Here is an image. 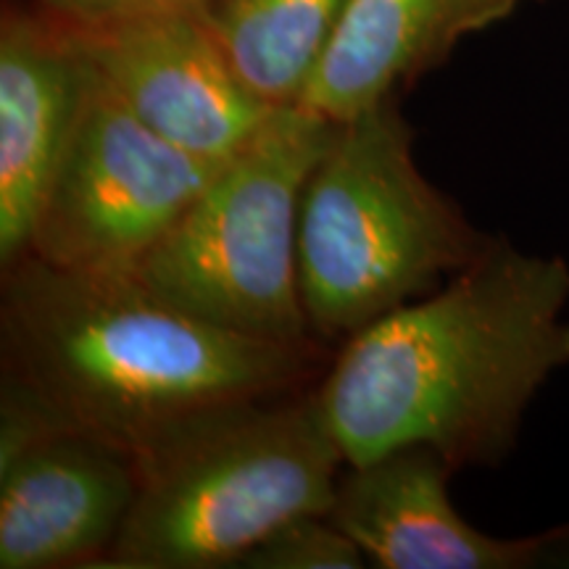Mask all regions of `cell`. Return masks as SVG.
I'll list each match as a JSON object with an SVG mask.
<instances>
[{
	"label": "cell",
	"instance_id": "8",
	"mask_svg": "<svg viewBox=\"0 0 569 569\" xmlns=\"http://www.w3.org/2000/svg\"><path fill=\"white\" fill-rule=\"evenodd\" d=\"M330 517L380 569H528L569 553V525L540 536L496 538L453 509L457 469L425 446L346 465Z\"/></svg>",
	"mask_w": 569,
	"mask_h": 569
},
{
	"label": "cell",
	"instance_id": "5",
	"mask_svg": "<svg viewBox=\"0 0 569 569\" xmlns=\"http://www.w3.org/2000/svg\"><path fill=\"white\" fill-rule=\"evenodd\" d=\"M332 130L336 119L303 106L274 109L246 148L219 163L134 277L206 322L306 348L298 219Z\"/></svg>",
	"mask_w": 569,
	"mask_h": 569
},
{
	"label": "cell",
	"instance_id": "4",
	"mask_svg": "<svg viewBox=\"0 0 569 569\" xmlns=\"http://www.w3.org/2000/svg\"><path fill=\"white\" fill-rule=\"evenodd\" d=\"M132 465V509L98 567H240L293 519L330 515L346 459L309 393L217 411Z\"/></svg>",
	"mask_w": 569,
	"mask_h": 569
},
{
	"label": "cell",
	"instance_id": "9",
	"mask_svg": "<svg viewBox=\"0 0 569 569\" xmlns=\"http://www.w3.org/2000/svg\"><path fill=\"white\" fill-rule=\"evenodd\" d=\"M88 61L51 13L0 21V267L30 253L34 224L82 109Z\"/></svg>",
	"mask_w": 569,
	"mask_h": 569
},
{
	"label": "cell",
	"instance_id": "6",
	"mask_svg": "<svg viewBox=\"0 0 569 569\" xmlns=\"http://www.w3.org/2000/svg\"><path fill=\"white\" fill-rule=\"evenodd\" d=\"M219 167L142 124L88 63L82 109L27 256L90 274H134Z\"/></svg>",
	"mask_w": 569,
	"mask_h": 569
},
{
	"label": "cell",
	"instance_id": "2",
	"mask_svg": "<svg viewBox=\"0 0 569 569\" xmlns=\"http://www.w3.org/2000/svg\"><path fill=\"white\" fill-rule=\"evenodd\" d=\"M0 317L6 372L132 461L198 419L274 398L306 369V348L206 322L134 274L71 272L38 256L6 269Z\"/></svg>",
	"mask_w": 569,
	"mask_h": 569
},
{
	"label": "cell",
	"instance_id": "12",
	"mask_svg": "<svg viewBox=\"0 0 569 569\" xmlns=\"http://www.w3.org/2000/svg\"><path fill=\"white\" fill-rule=\"evenodd\" d=\"M348 0H209L219 46L261 101L298 106L336 38Z\"/></svg>",
	"mask_w": 569,
	"mask_h": 569
},
{
	"label": "cell",
	"instance_id": "7",
	"mask_svg": "<svg viewBox=\"0 0 569 569\" xmlns=\"http://www.w3.org/2000/svg\"><path fill=\"white\" fill-rule=\"evenodd\" d=\"M71 32L84 61L142 124L213 167L246 148L272 117L274 106L227 59L203 6Z\"/></svg>",
	"mask_w": 569,
	"mask_h": 569
},
{
	"label": "cell",
	"instance_id": "13",
	"mask_svg": "<svg viewBox=\"0 0 569 569\" xmlns=\"http://www.w3.org/2000/svg\"><path fill=\"white\" fill-rule=\"evenodd\" d=\"M369 561L359 543L327 515L298 517L243 559L248 569H361Z\"/></svg>",
	"mask_w": 569,
	"mask_h": 569
},
{
	"label": "cell",
	"instance_id": "11",
	"mask_svg": "<svg viewBox=\"0 0 569 569\" xmlns=\"http://www.w3.org/2000/svg\"><path fill=\"white\" fill-rule=\"evenodd\" d=\"M528 3L543 0H348L298 106L340 122L393 101L451 59L461 40Z\"/></svg>",
	"mask_w": 569,
	"mask_h": 569
},
{
	"label": "cell",
	"instance_id": "1",
	"mask_svg": "<svg viewBox=\"0 0 569 569\" xmlns=\"http://www.w3.org/2000/svg\"><path fill=\"white\" fill-rule=\"evenodd\" d=\"M569 264L490 238L438 290L348 338L317 401L346 465L407 446L498 465L569 367Z\"/></svg>",
	"mask_w": 569,
	"mask_h": 569
},
{
	"label": "cell",
	"instance_id": "3",
	"mask_svg": "<svg viewBox=\"0 0 569 569\" xmlns=\"http://www.w3.org/2000/svg\"><path fill=\"white\" fill-rule=\"evenodd\" d=\"M488 243L422 174L398 98L340 119L306 182L298 219L309 330L351 338L438 290Z\"/></svg>",
	"mask_w": 569,
	"mask_h": 569
},
{
	"label": "cell",
	"instance_id": "10",
	"mask_svg": "<svg viewBox=\"0 0 569 569\" xmlns=\"http://www.w3.org/2000/svg\"><path fill=\"white\" fill-rule=\"evenodd\" d=\"M138 488L130 457L59 430L0 469V569L98 567Z\"/></svg>",
	"mask_w": 569,
	"mask_h": 569
},
{
	"label": "cell",
	"instance_id": "14",
	"mask_svg": "<svg viewBox=\"0 0 569 569\" xmlns=\"http://www.w3.org/2000/svg\"><path fill=\"white\" fill-rule=\"evenodd\" d=\"M40 11L51 13L53 19L74 30H90V27L111 24L140 13L188 9V6H206L209 0H38Z\"/></svg>",
	"mask_w": 569,
	"mask_h": 569
}]
</instances>
